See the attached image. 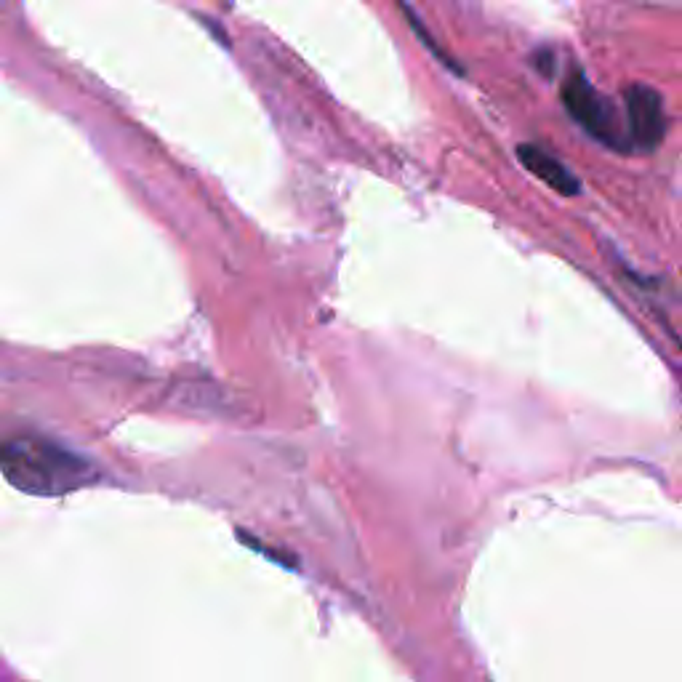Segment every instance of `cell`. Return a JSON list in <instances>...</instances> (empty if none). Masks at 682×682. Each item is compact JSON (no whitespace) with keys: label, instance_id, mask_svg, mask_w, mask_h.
Masks as SVG:
<instances>
[{"label":"cell","instance_id":"1","mask_svg":"<svg viewBox=\"0 0 682 682\" xmlns=\"http://www.w3.org/2000/svg\"><path fill=\"white\" fill-rule=\"evenodd\" d=\"M3 475L35 496H62L96 480V467L46 437H14L3 448Z\"/></svg>","mask_w":682,"mask_h":682},{"label":"cell","instance_id":"2","mask_svg":"<svg viewBox=\"0 0 682 682\" xmlns=\"http://www.w3.org/2000/svg\"><path fill=\"white\" fill-rule=\"evenodd\" d=\"M560 94H563V104L565 110H568V115H571L592 139H597V142L605 144V147H611V150L619 152H627L629 147H632V142H629V131L621 126L619 112H616L613 102L589 83L584 72L573 70L571 75L565 78Z\"/></svg>","mask_w":682,"mask_h":682},{"label":"cell","instance_id":"3","mask_svg":"<svg viewBox=\"0 0 682 682\" xmlns=\"http://www.w3.org/2000/svg\"><path fill=\"white\" fill-rule=\"evenodd\" d=\"M624 107H627V131L632 147L643 152L656 150L667 136V115H664L659 91L635 83L624 91Z\"/></svg>","mask_w":682,"mask_h":682},{"label":"cell","instance_id":"4","mask_svg":"<svg viewBox=\"0 0 682 682\" xmlns=\"http://www.w3.org/2000/svg\"><path fill=\"white\" fill-rule=\"evenodd\" d=\"M517 158H520V163H523L536 179H541L547 187H552V190L565 195V198H573V195H579L581 192L579 176L573 174L565 163H560L555 155H549L547 150H541L536 144H520V147H517Z\"/></svg>","mask_w":682,"mask_h":682},{"label":"cell","instance_id":"5","mask_svg":"<svg viewBox=\"0 0 682 682\" xmlns=\"http://www.w3.org/2000/svg\"><path fill=\"white\" fill-rule=\"evenodd\" d=\"M397 6H400V11H403V16H405V19H408V24H411V27H413V32H416V35H419L421 43H424V46H429V51H432V54H435L437 59H440V62L445 64V67H451L453 72H459V75H461V72H464V70H461L459 64L453 62L451 56L443 54V48L437 46L435 38H432V35H429L427 27H424V24L419 22V16L413 14V6H411V3H408V0H397Z\"/></svg>","mask_w":682,"mask_h":682},{"label":"cell","instance_id":"6","mask_svg":"<svg viewBox=\"0 0 682 682\" xmlns=\"http://www.w3.org/2000/svg\"><path fill=\"white\" fill-rule=\"evenodd\" d=\"M533 64H536V70L544 75V78H552L555 75V51L552 48H539L536 54H533Z\"/></svg>","mask_w":682,"mask_h":682}]
</instances>
